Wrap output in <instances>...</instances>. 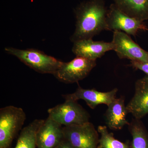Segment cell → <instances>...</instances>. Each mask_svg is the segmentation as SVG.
<instances>
[{
    "label": "cell",
    "instance_id": "4fadbf2b",
    "mask_svg": "<svg viewBox=\"0 0 148 148\" xmlns=\"http://www.w3.org/2000/svg\"><path fill=\"white\" fill-rule=\"evenodd\" d=\"M128 114L124 97L116 98L108 106L105 114L107 127L113 130H120L129 124L127 119Z\"/></svg>",
    "mask_w": 148,
    "mask_h": 148
},
{
    "label": "cell",
    "instance_id": "5bb4252c",
    "mask_svg": "<svg viewBox=\"0 0 148 148\" xmlns=\"http://www.w3.org/2000/svg\"><path fill=\"white\" fill-rule=\"evenodd\" d=\"M120 10L144 21L148 19V0H112Z\"/></svg>",
    "mask_w": 148,
    "mask_h": 148
},
{
    "label": "cell",
    "instance_id": "9c48e42d",
    "mask_svg": "<svg viewBox=\"0 0 148 148\" xmlns=\"http://www.w3.org/2000/svg\"><path fill=\"white\" fill-rule=\"evenodd\" d=\"M118 89L114 88L108 92H101L95 89H85L79 86L75 92L62 95L65 100L85 101L90 108L94 109L101 104L107 106L116 98Z\"/></svg>",
    "mask_w": 148,
    "mask_h": 148
},
{
    "label": "cell",
    "instance_id": "6da1fadb",
    "mask_svg": "<svg viewBox=\"0 0 148 148\" xmlns=\"http://www.w3.org/2000/svg\"><path fill=\"white\" fill-rule=\"evenodd\" d=\"M108 9L103 0H88L82 3L75 10V29L71 40L92 39L106 30Z\"/></svg>",
    "mask_w": 148,
    "mask_h": 148
},
{
    "label": "cell",
    "instance_id": "e0dca14e",
    "mask_svg": "<svg viewBox=\"0 0 148 148\" xmlns=\"http://www.w3.org/2000/svg\"><path fill=\"white\" fill-rule=\"evenodd\" d=\"M98 131L101 135L98 148H130L129 142L123 143L117 140L106 125L98 126Z\"/></svg>",
    "mask_w": 148,
    "mask_h": 148
},
{
    "label": "cell",
    "instance_id": "8992f818",
    "mask_svg": "<svg viewBox=\"0 0 148 148\" xmlns=\"http://www.w3.org/2000/svg\"><path fill=\"white\" fill-rule=\"evenodd\" d=\"M106 25V30L121 31L134 36L141 30L148 31L144 21L128 16L114 3L108 9Z\"/></svg>",
    "mask_w": 148,
    "mask_h": 148
},
{
    "label": "cell",
    "instance_id": "5b68a950",
    "mask_svg": "<svg viewBox=\"0 0 148 148\" xmlns=\"http://www.w3.org/2000/svg\"><path fill=\"white\" fill-rule=\"evenodd\" d=\"M64 138L73 148H98L99 135L92 123L63 127Z\"/></svg>",
    "mask_w": 148,
    "mask_h": 148
},
{
    "label": "cell",
    "instance_id": "2e32d148",
    "mask_svg": "<svg viewBox=\"0 0 148 148\" xmlns=\"http://www.w3.org/2000/svg\"><path fill=\"white\" fill-rule=\"evenodd\" d=\"M132 148H148V132L141 119L134 118L128 125Z\"/></svg>",
    "mask_w": 148,
    "mask_h": 148
},
{
    "label": "cell",
    "instance_id": "ac0fdd59",
    "mask_svg": "<svg viewBox=\"0 0 148 148\" xmlns=\"http://www.w3.org/2000/svg\"><path fill=\"white\" fill-rule=\"evenodd\" d=\"M130 66L134 69L140 70L144 72L147 75L146 77L148 78V62L143 63L135 61H130Z\"/></svg>",
    "mask_w": 148,
    "mask_h": 148
},
{
    "label": "cell",
    "instance_id": "277c9868",
    "mask_svg": "<svg viewBox=\"0 0 148 148\" xmlns=\"http://www.w3.org/2000/svg\"><path fill=\"white\" fill-rule=\"evenodd\" d=\"M49 117L64 126L80 125L89 122L90 115L77 101L65 100L48 110Z\"/></svg>",
    "mask_w": 148,
    "mask_h": 148
},
{
    "label": "cell",
    "instance_id": "8fae6325",
    "mask_svg": "<svg viewBox=\"0 0 148 148\" xmlns=\"http://www.w3.org/2000/svg\"><path fill=\"white\" fill-rule=\"evenodd\" d=\"M113 49L114 45L112 42L94 41L92 39H90L73 42L72 51L78 57L96 61L106 52Z\"/></svg>",
    "mask_w": 148,
    "mask_h": 148
},
{
    "label": "cell",
    "instance_id": "3957f363",
    "mask_svg": "<svg viewBox=\"0 0 148 148\" xmlns=\"http://www.w3.org/2000/svg\"><path fill=\"white\" fill-rule=\"evenodd\" d=\"M26 119L21 108L10 106L0 109V148H8Z\"/></svg>",
    "mask_w": 148,
    "mask_h": 148
},
{
    "label": "cell",
    "instance_id": "7a4b0ae2",
    "mask_svg": "<svg viewBox=\"0 0 148 148\" xmlns=\"http://www.w3.org/2000/svg\"><path fill=\"white\" fill-rule=\"evenodd\" d=\"M5 51L40 73L53 75L63 63L62 61L34 49H20L6 47L5 48Z\"/></svg>",
    "mask_w": 148,
    "mask_h": 148
},
{
    "label": "cell",
    "instance_id": "52a82bcc",
    "mask_svg": "<svg viewBox=\"0 0 148 148\" xmlns=\"http://www.w3.org/2000/svg\"><path fill=\"white\" fill-rule=\"evenodd\" d=\"M96 66V61L76 56L70 62H63L53 75L61 82L75 83L86 77Z\"/></svg>",
    "mask_w": 148,
    "mask_h": 148
},
{
    "label": "cell",
    "instance_id": "7c38bea8",
    "mask_svg": "<svg viewBox=\"0 0 148 148\" xmlns=\"http://www.w3.org/2000/svg\"><path fill=\"white\" fill-rule=\"evenodd\" d=\"M128 113L136 119H141L148 114V78L138 79L135 84L133 97L126 106Z\"/></svg>",
    "mask_w": 148,
    "mask_h": 148
},
{
    "label": "cell",
    "instance_id": "d6986e66",
    "mask_svg": "<svg viewBox=\"0 0 148 148\" xmlns=\"http://www.w3.org/2000/svg\"><path fill=\"white\" fill-rule=\"evenodd\" d=\"M55 148H73L69 142L64 138Z\"/></svg>",
    "mask_w": 148,
    "mask_h": 148
},
{
    "label": "cell",
    "instance_id": "30bf717a",
    "mask_svg": "<svg viewBox=\"0 0 148 148\" xmlns=\"http://www.w3.org/2000/svg\"><path fill=\"white\" fill-rule=\"evenodd\" d=\"M64 138L63 127L48 117L36 133L37 148H55Z\"/></svg>",
    "mask_w": 148,
    "mask_h": 148
},
{
    "label": "cell",
    "instance_id": "ba28073f",
    "mask_svg": "<svg viewBox=\"0 0 148 148\" xmlns=\"http://www.w3.org/2000/svg\"><path fill=\"white\" fill-rule=\"evenodd\" d=\"M114 49L121 59L127 58L130 61L148 62V52L135 43L129 35L121 31L113 32Z\"/></svg>",
    "mask_w": 148,
    "mask_h": 148
},
{
    "label": "cell",
    "instance_id": "9a60e30c",
    "mask_svg": "<svg viewBox=\"0 0 148 148\" xmlns=\"http://www.w3.org/2000/svg\"><path fill=\"white\" fill-rule=\"evenodd\" d=\"M44 120L36 119L21 129L14 148H36V133Z\"/></svg>",
    "mask_w": 148,
    "mask_h": 148
}]
</instances>
